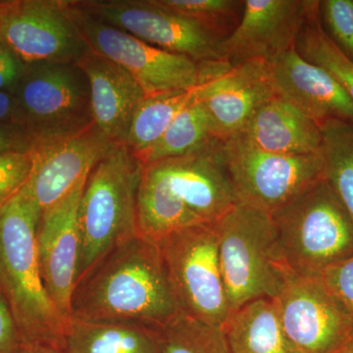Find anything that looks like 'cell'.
Listing matches in <instances>:
<instances>
[{
  "instance_id": "23",
  "label": "cell",
  "mask_w": 353,
  "mask_h": 353,
  "mask_svg": "<svg viewBox=\"0 0 353 353\" xmlns=\"http://www.w3.org/2000/svg\"><path fill=\"white\" fill-rule=\"evenodd\" d=\"M196 97V87L145 97L132 115L125 145L137 157L143 155L163 136L178 114Z\"/></svg>"
},
{
  "instance_id": "8",
  "label": "cell",
  "mask_w": 353,
  "mask_h": 353,
  "mask_svg": "<svg viewBox=\"0 0 353 353\" xmlns=\"http://www.w3.org/2000/svg\"><path fill=\"white\" fill-rule=\"evenodd\" d=\"M157 245L181 312L221 328L231 309L214 223L183 228Z\"/></svg>"
},
{
  "instance_id": "16",
  "label": "cell",
  "mask_w": 353,
  "mask_h": 353,
  "mask_svg": "<svg viewBox=\"0 0 353 353\" xmlns=\"http://www.w3.org/2000/svg\"><path fill=\"white\" fill-rule=\"evenodd\" d=\"M87 179L61 201L43 211L37 229V253L44 287L60 312L68 319L78 283L79 205Z\"/></svg>"
},
{
  "instance_id": "3",
  "label": "cell",
  "mask_w": 353,
  "mask_h": 353,
  "mask_svg": "<svg viewBox=\"0 0 353 353\" xmlns=\"http://www.w3.org/2000/svg\"><path fill=\"white\" fill-rule=\"evenodd\" d=\"M41 214L26 185L0 208V289L24 345L61 350L69 319L50 299L39 271L36 234Z\"/></svg>"
},
{
  "instance_id": "17",
  "label": "cell",
  "mask_w": 353,
  "mask_h": 353,
  "mask_svg": "<svg viewBox=\"0 0 353 353\" xmlns=\"http://www.w3.org/2000/svg\"><path fill=\"white\" fill-rule=\"evenodd\" d=\"M112 145L94 126L70 138L34 145L31 176L26 187L41 213L87 179Z\"/></svg>"
},
{
  "instance_id": "35",
  "label": "cell",
  "mask_w": 353,
  "mask_h": 353,
  "mask_svg": "<svg viewBox=\"0 0 353 353\" xmlns=\"http://www.w3.org/2000/svg\"><path fill=\"white\" fill-rule=\"evenodd\" d=\"M0 122H15L12 94L0 90Z\"/></svg>"
},
{
  "instance_id": "12",
  "label": "cell",
  "mask_w": 353,
  "mask_h": 353,
  "mask_svg": "<svg viewBox=\"0 0 353 353\" xmlns=\"http://www.w3.org/2000/svg\"><path fill=\"white\" fill-rule=\"evenodd\" d=\"M77 4L104 22L161 50L197 63L225 61V37L199 21L158 6L154 0H87Z\"/></svg>"
},
{
  "instance_id": "13",
  "label": "cell",
  "mask_w": 353,
  "mask_h": 353,
  "mask_svg": "<svg viewBox=\"0 0 353 353\" xmlns=\"http://www.w3.org/2000/svg\"><path fill=\"white\" fill-rule=\"evenodd\" d=\"M285 334L299 353H334L353 334V319L321 276L288 272L274 297Z\"/></svg>"
},
{
  "instance_id": "15",
  "label": "cell",
  "mask_w": 353,
  "mask_h": 353,
  "mask_svg": "<svg viewBox=\"0 0 353 353\" xmlns=\"http://www.w3.org/2000/svg\"><path fill=\"white\" fill-rule=\"evenodd\" d=\"M201 69L197 99L208 110L221 139L239 134L257 109L276 95L267 62H208Z\"/></svg>"
},
{
  "instance_id": "21",
  "label": "cell",
  "mask_w": 353,
  "mask_h": 353,
  "mask_svg": "<svg viewBox=\"0 0 353 353\" xmlns=\"http://www.w3.org/2000/svg\"><path fill=\"white\" fill-rule=\"evenodd\" d=\"M221 329L230 353H299L269 297L254 299L230 313Z\"/></svg>"
},
{
  "instance_id": "25",
  "label": "cell",
  "mask_w": 353,
  "mask_h": 353,
  "mask_svg": "<svg viewBox=\"0 0 353 353\" xmlns=\"http://www.w3.org/2000/svg\"><path fill=\"white\" fill-rule=\"evenodd\" d=\"M218 138L210 116L199 99L183 109L155 145L139 159L143 164L183 157Z\"/></svg>"
},
{
  "instance_id": "18",
  "label": "cell",
  "mask_w": 353,
  "mask_h": 353,
  "mask_svg": "<svg viewBox=\"0 0 353 353\" xmlns=\"http://www.w3.org/2000/svg\"><path fill=\"white\" fill-rule=\"evenodd\" d=\"M275 94L318 126L331 119L353 121V101L328 72L306 61L294 48L269 63Z\"/></svg>"
},
{
  "instance_id": "33",
  "label": "cell",
  "mask_w": 353,
  "mask_h": 353,
  "mask_svg": "<svg viewBox=\"0 0 353 353\" xmlns=\"http://www.w3.org/2000/svg\"><path fill=\"white\" fill-rule=\"evenodd\" d=\"M34 141L24 128L15 122H0V153L32 152Z\"/></svg>"
},
{
  "instance_id": "26",
  "label": "cell",
  "mask_w": 353,
  "mask_h": 353,
  "mask_svg": "<svg viewBox=\"0 0 353 353\" xmlns=\"http://www.w3.org/2000/svg\"><path fill=\"white\" fill-rule=\"evenodd\" d=\"M319 1L296 39V50L306 61L328 72L353 101V61L333 43L320 22Z\"/></svg>"
},
{
  "instance_id": "4",
  "label": "cell",
  "mask_w": 353,
  "mask_h": 353,
  "mask_svg": "<svg viewBox=\"0 0 353 353\" xmlns=\"http://www.w3.org/2000/svg\"><path fill=\"white\" fill-rule=\"evenodd\" d=\"M143 170V162L125 143H117L90 171L79 205L78 282L102 257L139 234L137 208Z\"/></svg>"
},
{
  "instance_id": "34",
  "label": "cell",
  "mask_w": 353,
  "mask_h": 353,
  "mask_svg": "<svg viewBox=\"0 0 353 353\" xmlns=\"http://www.w3.org/2000/svg\"><path fill=\"white\" fill-rule=\"evenodd\" d=\"M24 68L25 64L0 39V90L11 92Z\"/></svg>"
},
{
  "instance_id": "5",
  "label": "cell",
  "mask_w": 353,
  "mask_h": 353,
  "mask_svg": "<svg viewBox=\"0 0 353 353\" xmlns=\"http://www.w3.org/2000/svg\"><path fill=\"white\" fill-rule=\"evenodd\" d=\"M214 225L231 313L254 299L277 296L290 269L272 216L238 202Z\"/></svg>"
},
{
  "instance_id": "27",
  "label": "cell",
  "mask_w": 353,
  "mask_h": 353,
  "mask_svg": "<svg viewBox=\"0 0 353 353\" xmlns=\"http://www.w3.org/2000/svg\"><path fill=\"white\" fill-rule=\"evenodd\" d=\"M158 353H230L222 329L180 313L158 330Z\"/></svg>"
},
{
  "instance_id": "37",
  "label": "cell",
  "mask_w": 353,
  "mask_h": 353,
  "mask_svg": "<svg viewBox=\"0 0 353 353\" xmlns=\"http://www.w3.org/2000/svg\"><path fill=\"white\" fill-rule=\"evenodd\" d=\"M334 353H353V334Z\"/></svg>"
},
{
  "instance_id": "22",
  "label": "cell",
  "mask_w": 353,
  "mask_h": 353,
  "mask_svg": "<svg viewBox=\"0 0 353 353\" xmlns=\"http://www.w3.org/2000/svg\"><path fill=\"white\" fill-rule=\"evenodd\" d=\"M63 353H158V330L132 323L69 318Z\"/></svg>"
},
{
  "instance_id": "32",
  "label": "cell",
  "mask_w": 353,
  "mask_h": 353,
  "mask_svg": "<svg viewBox=\"0 0 353 353\" xmlns=\"http://www.w3.org/2000/svg\"><path fill=\"white\" fill-rule=\"evenodd\" d=\"M24 347L12 310L0 289V353H18Z\"/></svg>"
},
{
  "instance_id": "30",
  "label": "cell",
  "mask_w": 353,
  "mask_h": 353,
  "mask_svg": "<svg viewBox=\"0 0 353 353\" xmlns=\"http://www.w3.org/2000/svg\"><path fill=\"white\" fill-rule=\"evenodd\" d=\"M32 168V152L0 153V208L25 187Z\"/></svg>"
},
{
  "instance_id": "6",
  "label": "cell",
  "mask_w": 353,
  "mask_h": 353,
  "mask_svg": "<svg viewBox=\"0 0 353 353\" xmlns=\"http://www.w3.org/2000/svg\"><path fill=\"white\" fill-rule=\"evenodd\" d=\"M288 268L320 276L353 255V220L324 178L271 215Z\"/></svg>"
},
{
  "instance_id": "14",
  "label": "cell",
  "mask_w": 353,
  "mask_h": 353,
  "mask_svg": "<svg viewBox=\"0 0 353 353\" xmlns=\"http://www.w3.org/2000/svg\"><path fill=\"white\" fill-rule=\"evenodd\" d=\"M316 4L313 0L243 1L240 22L221 44L225 61L230 65L275 61L296 46Z\"/></svg>"
},
{
  "instance_id": "20",
  "label": "cell",
  "mask_w": 353,
  "mask_h": 353,
  "mask_svg": "<svg viewBox=\"0 0 353 353\" xmlns=\"http://www.w3.org/2000/svg\"><path fill=\"white\" fill-rule=\"evenodd\" d=\"M234 136L263 152L279 154H313L321 148L319 126L277 95L260 106Z\"/></svg>"
},
{
  "instance_id": "29",
  "label": "cell",
  "mask_w": 353,
  "mask_h": 353,
  "mask_svg": "<svg viewBox=\"0 0 353 353\" xmlns=\"http://www.w3.org/2000/svg\"><path fill=\"white\" fill-rule=\"evenodd\" d=\"M318 11L325 32L353 61V0H322Z\"/></svg>"
},
{
  "instance_id": "11",
  "label": "cell",
  "mask_w": 353,
  "mask_h": 353,
  "mask_svg": "<svg viewBox=\"0 0 353 353\" xmlns=\"http://www.w3.org/2000/svg\"><path fill=\"white\" fill-rule=\"evenodd\" d=\"M0 39L25 65L77 63L88 50L64 0H0Z\"/></svg>"
},
{
  "instance_id": "10",
  "label": "cell",
  "mask_w": 353,
  "mask_h": 353,
  "mask_svg": "<svg viewBox=\"0 0 353 353\" xmlns=\"http://www.w3.org/2000/svg\"><path fill=\"white\" fill-rule=\"evenodd\" d=\"M71 8L88 48L126 70L146 97L192 90L201 83V64L192 58L158 48L108 24L77 1H71Z\"/></svg>"
},
{
  "instance_id": "36",
  "label": "cell",
  "mask_w": 353,
  "mask_h": 353,
  "mask_svg": "<svg viewBox=\"0 0 353 353\" xmlns=\"http://www.w3.org/2000/svg\"><path fill=\"white\" fill-rule=\"evenodd\" d=\"M18 353H63L57 348L50 345H25Z\"/></svg>"
},
{
  "instance_id": "31",
  "label": "cell",
  "mask_w": 353,
  "mask_h": 353,
  "mask_svg": "<svg viewBox=\"0 0 353 353\" xmlns=\"http://www.w3.org/2000/svg\"><path fill=\"white\" fill-rule=\"evenodd\" d=\"M320 276L353 319V255Z\"/></svg>"
},
{
  "instance_id": "7",
  "label": "cell",
  "mask_w": 353,
  "mask_h": 353,
  "mask_svg": "<svg viewBox=\"0 0 353 353\" xmlns=\"http://www.w3.org/2000/svg\"><path fill=\"white\" fill-rule=\"evenodd\" d=\"M15 123L34 145L76 136L94 126L87 76L76 63L25 65L11 90Z\"/></svg>"
},
{
  "instance_id": "1",
  "label": "cell",
  "mask_w": 353,
  "mask_h": 353,
  "mask_svg": "<svg viewBox=\"0 0 353 353\" xmlns=\"http://www.w3.org/2000/svg\"><path fill=\"white\" fill-rule=\"evenodd\" d=\"M238 203L224 139L183 157L143 164L138 192V234L158 243L173 232L217 222Z\"/></svg>"
},
{
  "instance_id": "2",
  "label": "cell",
  "mask_w": 353,
  "mask_h": 353,
  "mask_svg": "<svg viewBox=\"0 0 353 353\" xmlns=\"http://www.w3.org/2000/svg\"><path fill=\"white\" fill-rule=\"evenodd\" d=\"M180 313L157 243L137 234L79 280L69 318L159 330Z\"/></svg>"
},
{
  "instance_id": "28",
  "label": "cell",
  "mask_w": 353,
  "mask_h": 353,
  "mask_svg": "<svg viewBox=\"0 0 353 353\" xmlns=\"http://www.w3.org/2000/svg\"><path fill=\"white\" fill-rule=\"evenodd\" d=\"M172 12L199 21L223 36L232 25L243 1L234 0H154ZM224 37V36H223ZM226 38V37H225Z\"/></svg>"
},
{
  "instance_id": "9",
  "label": "cell",
  "mask_w": 353,
  "mask_h": 353,
  "mask_svg": "<svg viewBox=\"0 0 353 353\" xmlns=\"http://www.w3.org/2000/svg\"><path fill=\"white\" fill-rule=\"evenodd\" d=\"M224 153L238 202L270 215L324 178L320 153L263 152L236 136L224 139Z\"/></svg>"
},
{
  "instance_id": "19",
  "label": "cell",
  "mask_w": 353,
  "mask_h": 353,
  "mask_svg": "<svg viewBox=\"0 0 353 353\" xmlns=\"http://www.w3.org/2000/svg\"><path fill=\"white\" fill-rule=\"evenodd\" d=\"M87 76L94 126L109 143H125L143 88L119 65L88 48L76 63Z\"/></svg>"
},
{
  "instance_id": "24",
  "label": "cell",
  "mask_w": 353,
  "mask_h": 353,
  "mask_svg": "<svg viewBox=\"0 0 353 353\" xmlns=\"http://www.w3.org/2000/svg\"><path fill=\"white\" fill-rule=\"evenodd\" d=\"M319 128L324 179L353 220V121L331 119Z\"/></svg>"
}]
</instances>
